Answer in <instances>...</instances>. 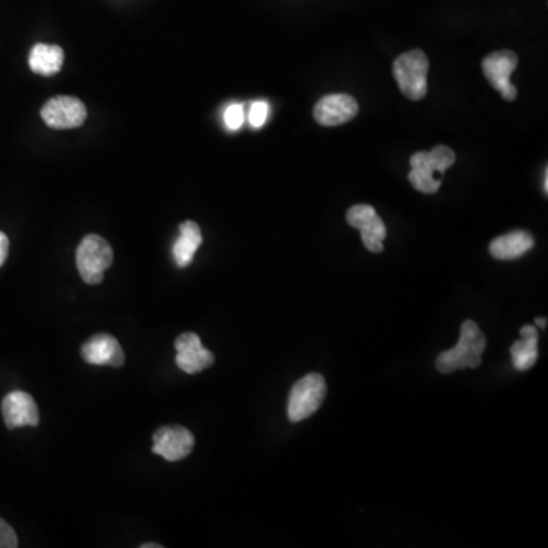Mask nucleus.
I'll use <instances>...</instances> for the list:
<instances>
[{
	"label": "nucleus",
	"instance_id": "nucleus-1",
	"mask_svg": "<svg viewBox=\"0 0 548 548\" xmlns=\"http://www.w3.org/2000/svg\"><path fill=\"white\" fill-rule=\"evenodd\" d=\"M485 349L486 337L482 329L472 320H466L460 328L459 343L437 357V370L440 373H453L462 369H475L482 364Z\"/></svg>",
	"mask_w": 548,
	"mask_h": 548
},
{
	"label": "nucleus",
	"instance_id": "nucleus-2",
	"mask_svg": "<svg viewBox=\"0 0 548 548\" xmlns=\"http://www.w3.org/2000/svg\"><path fill=\"white\" fill-rule=\"evenodd\" d=\"M428 67L430 63L427 55L419 49L405 52L393 63L396 83L399 84L401 92L411 101H421L427 95Z\"/></svg>",
	"mask_w": 548,
	"mask_h": 548
},
{
	"label": "nucleus",
	"instance_id": "nucleus-3",
	"mask_svg": "<svg viewBox=\"0 0 548 548\" xmlns=\"http://www.w3.org/2000/svg\"><path fill=\"white\" fill-rule=\"evenodd\" d=\"M112 264L113 250L106 239L99 235H87L81 241L77 250V267L86 284H101L104 273Z\"/></svg>",
	"mask_w": 548,
	"mask_h": 548
},
{
	"label": "nucleus",
	"instance_id": "nucleus-4",
	"mask_svg": "<svg viewBox=\"0 0 548 548\" xmlns=\"http://www.w3.org/2000/svg\"><path fill=\"white\" fill-rule=\"evenodd\" d=\"M326 381L320 373H310L294 384L288 398V418L300 422L310 418L325 401Z\"/></svg>",
	"mask_w": 548,
	"mask_h": 548
},
{
	"label": "nucleus",
	"instance_id": "nucleus-5",
	"mask_svg": "<svg viewBox=\"0 0 548 548\" xmlns=\"http://www.w3.org/2000/svg\"><path fill=\"white\" fill-rule=\"evenodd\" d=\"M42 118L48 127L55 130H71L84 124L87 110L78 98L57 96L46 102L42 109Z\"/></svg>",
	"mask_w": 548,
	"mask_h": 548
},
{
	"label": "nucleus",
	"instance_id": "nucleus-6",
	"mask_svg": "<svg viewBox=\"0 0 548 548\" xmlns=\"http://www.w3.org/2000/svg\"><path fill=\"white\" fill-rule=\"evenodd\" d=\"M153 453L168 462L186 459L194 450L195 439L191 431L180 425H166L153 436Z\"/></svg>",
	"mask_w": 548,
	"mask_h": 548
},
{
	"label": "nucleus",
	"instance_id": "nucleus-7",
	"mask_svg": "<svg viewBox=\"0 0 548 548\" xmlns=\"http://www.w3.org/2000/svg\"><path fill=\"white\" fill-rule=\"evenodd\" d=\"M346 220L352 227L360 230L361 239L369 252H383V241L386 239L387 229L372 206L369 204L352 206L346 214Z\"/></svg>",
	"mask_w": 548,
	"mask_h": 548
},
{
	"label": "nucleus",
	"instance_id": "nucleus-8",
	"mask_svg": "<svg viewBox=\"0 0 548 548\" xmlns=\"http://www.w3.org/2000/svg\"><path fill=\"white\" fill-rule=\"evenodd\" d=\"M482 66L491 86L497 89L506 101L517 98V89L510 83V77L518 66V57L515 52H492L483 60Z\"/></svg>",
	"mask_w": 548,
	"mask_h": 548
},
{
	"label": "nucleus",
	"instance_id": "nucleus-9",
	"mask_svg": "<svg viewBox=\"0 0 548 548\" xmlns=\"http://www.w3.org/2000/svg\"><path fill=\"white\" fill-rule=\"evenodd\" d=\"M176 363L189 375L203 372L215 363L214 354L204 348L200 337L194 332H185L176 340Z\"/></svg>",
	"mask_w": 548,
	"mask_h": 548
},
{
	"label": "nucleus",
	"instance_id": "nucleus-10",
	"mask_svg": "<svg viewBox=\"0 0 548 548\" xmlns=\"http://www.w3.org/2000/svg\"><path fill=\"white\" fill-rule=\"evenodd\" d=\"M2 415L10 430L20 427H37L40 422L39 407L29 393L11 392L2 401Z\"/></svg>",
	"mask_w": 548,
	"mask_h": 548
},
{
	"label": "nucleus",
	"instance_id": "nucleus-11",
	"mask_svg": "<svg viewBox=\"0 0 548 548\" xmlns=\"http://www.w3.org/2000/svg\"><path fill=\"white\" fill-rule=\"evenodd\" d=\"M358 104L351 95H328L317 102L314 118L323 127H337L357 116Z\"/></svg>",
	"mask_w": 548,
	"mask_h": 548
},
{
	"label": "nucleus",
	"instance_id": "nucleus-12",
	"mask_svg": "<svg viewBox=\"0 0 548 548\" xmlns=\"http://www.w3.org/2000/svg\"><path fill=\"white\" fill-rule=\"evenodd\" d=\"M83 360L95 366L122 367L125 363L124 351L113 335L98 334L86 341L81 349Z\"/></svg>",
	"mask_w": 548,
	"mask_h": 548
},
{
	"label": "nucleus",
	"instance_id": "nucleus-13",
	"mask_svg": "<svg viewBox=\"0 0 548 548\" xmlns=\"http://www.w3.org/2000/svg\"><path fill=\"white\" fill-rule=\"evenodd\" d=\"M533 246H535L533 236L523 230H517V232L506 233L495 238L489 246V252L500 261H512L526 255Z\"/></svg>",
	"mask_w": 548,
	"mask_h": 548
},
{
	"label": "nucleus",
	"instance_id": "nucleus-14",
	"mask_svg": "<svg viewBox=\"0 0 548 548\" xmlns=\"http://www.w3.org/2000/svg\"><path fill=\"white\" fill-rule=\"evenodd\" d=\"M411 171L408 174L411 185L415 186L416 191L422 194H436L439 191L440 179H436L433 163H431L428 151H419L413 154L410 159Z\"/></svg>",
	"mask_w": 548,
	"mask_h": 548
},
{
	"label": "nucleus",
	"instance_id": "nucleus-15",
	"mask_svg": "<svg viewBox=\"0 0 548 548\" xmlns=\"http://www.w3.org/2000/svg\"><path fill=\"white\" fill-rule=\"evenodd\" d=\"M203 243L200 227L194 221H185L180 224V235L173 246V256L180 268L189 267L194 261L198 247Z\"/></svg>",
	"mask_w": 548,
	"mask_h": 548
},
{
	"label": "nucleus",
	"instance_id": "nucleus-16",
	"mask_svg": "<svg viewBox=\"0 0 548 548\" xmlns=\"http://www.w3.org/2000/svg\"><path fill=\"white\" fill-rule=\"evenodd\" d=\"M64 63V52L60 46L39 45L32 48L29 54V67L34 74L43 75V77H52L60 72Z\"/></svg>",
	"mask_w": 548,
	"mask_h": 548
},
{
	"label": "nucleus",
	"instance_id": "nucleus-17",
	"mask_svg": "<svg viewBox=\"0 0 548 548\" xmlns=\"http://www.w3.org/2000/svg\"><path fill=\"white\" fill-rule=\"evenodd\" d=\"M538 334L523 337V340L515 341L510 354H512L513 366L520 372H526L535 366L538 360Z\"/></svg>",
	"mask_w": 548,
	"mask_h": 548
},
{
	"label": "nucleus",
	"instance_id": "nucleus-18",
	"mask_svg": "<svg viewBox=\"0 0 548 548\" xmlns=\"http://www.w3.org/2000/svg\"><path fill=\"white\" fill-rule=\"evenodd\" d=\"M428 156H430L431 163H433L437 174L445 173L456 162V154H454V151L450 147H445V145H439V147L428 151Z\"/></svg>",
	"mask_w": 548,
	"mask_h": 548
},
{
	"label": "nucleus",
	"instance_id": "nucleus-19",
	"mask_svg": "<svg viewBox=\"0 0 548 548\" xmlns=\"http://www.w3.org/2000/svg\"><path fill=\"white\" fill-rule=\"evenodd\" d=\"M244 119H246V113H244V107L241 104H230L224 112V124L229 130H239L243 127Z\"/></svg>",
	"mask_w": 548,
	"mask_h": 548
},
{
	"label": "nucleus",
	"instance_id": "nucleus-20",
	"mask_svg": "<svg viewBox=\"0 0 548 548\" xmlns=\"http://www.w3.org/2000/svg\"><path fill=\"white\" fill-rule=\"evenodd\" d=\"M270 106L265 101L253 102L249 112V122L253 128H261L267 122Z\"/></svg>",
	"mask_w": 548,
	"mask_h": 548
},
{
	"label": "nucleus",
	"instance_id": "nucleus-21",
	"mask_svg": "<svg viewBox=\"0 0 548 548\" xmlns=\"http://www.w3.org/2000/svg\"><path fill=\"white\" fill-rule=\"evenodd\" d=\"M17 545L19 542L13 527L0 518V548H16Z\"/></svg>",
	"mask_w": 548,
	"mask_h": 548
},
{
	"label": "nucleus",
	"instance_id": "nucleus-22",
	"mask_svg": "<svg viewBox=\"0 0 548 548\" xmlns=\"http://www.w3.org/2000/svg\"><path fill=\"white\" fill-rule=\"evenodd\" d=\"M8 250H10V239L4 232H0V267L7 261Z\"/></svg>",
	"mask_w": 548,
	"mask_h": 548
},
{
	"label": "nucleus",
	"instance_id": "nucleus-23",
	"mask_svg": "<svg viewBox=\"0 0 548 548\" xmlns=\"http://www.w3.org/2000/svg\"><path fill=\"white\" fill-rule=\"evenodd\" d=\"M536 334H538V331H536L535 326L526 325L521 328V337H530V335Z\"/></svg>",
	"mask_w": 548,
	"mask_h": 548
},
{
	"label": "nucleus",
	"instance_id": "nucleus-24",
	"mask_svg": "<svg viewBox=\"0 0 548 548\" xmlns=\"http://www.w3.org/2000/svg\"><path fill=\"white\" fill-rule=\"evenodd\" d=\"M536 325H538L539 328L544 329L545 326H547V320H545V319H536Z\"/></svg>",
	"mask_w": 548,
	"mask_h": 548
},
{
	"label": "nucleus",
	"instance_id": "nucleus-25",
	"mask_svg": "<svg viewBox=\"0 0 548 548\" xmlns=\"http://www.w3.org/2000/svg\"><path fill=\"white\" fill-rule=\"evenodd\" d=\"M141 548H163L162 544H144Z\"/></svg>",
	"mask_w": 548,
	"mask_h": 548
},
{
	"label": "nucleus",
	"instance_id": "nucleus-26",
	"mask_svg": "<svg viewBox=\"0 0 548 548\" xmlns=\"http://www.w3.org/2000/svg\"><path fill=\"white\" fill-rule=\"evenodd\" d=\"M544 192H545V194H547V192H548V173H547V171H545V176H544Z\"/></svg>",
	"mask_w": 548,
	"mask_h": 548
}]
</instances>
